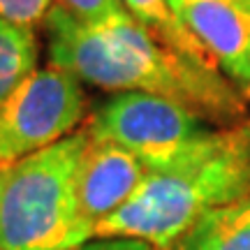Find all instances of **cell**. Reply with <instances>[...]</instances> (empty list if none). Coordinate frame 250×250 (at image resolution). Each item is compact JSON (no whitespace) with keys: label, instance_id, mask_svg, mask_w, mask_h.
Instances as JSON below:
<instances>
[{"label":"cell","instance_id":"cell-1","mask_svg":"<svg viewBox=\"0 0 250 250\" xmlns=\"http://www.w3.org/2000/svg\"><path fill=\"white\" fill-rule=\"evenodd\" d=\"M49 65L109 93H151L186 104L218 127L246 118V98L213 62L174 51L125 9L104 23H86L56 7L44 21Z\"/></svg>","mask_w":250,"mask_h":250},{"label":"cell","instance_id":"cell-2","mask_svg":"<svg viewBox=\"0 0 250 250\" xmlns=\"http://www.w3.org/2000/svg\"><path fill=\"white\" fill-rule=\"evenodd\" d=\"M250 192V121L220 127L192 158L148 171L134 197L95 227V239L134 236L174 250L202 218Z\"/></svg>","mask_w":250,"mask_h":250},{"label":"cell","instance_id":"cell-3","mask_svg":"<svg viewBox=\"0 0 250 250\" xmlns=\"http://www.w3.org/2000/svg\"><path fill=\"white\" fill-rule=\"evenodd\" d=\"M81 127L62 142L0 167V250H79L95 227L79 206Z\"/></svg>","mask_w":250,"mask_h":250},{"label":"cell","instance_id":"cell-4","mask_svg":"<svg viewBox=\"0 0 250 250\" xmlns=\"http://www.w3.org/2000/svg\"><path fill=\"white\" fill-rule=\"evenodd\" d=\"M86 130L95 139L123 146L148 171H167L202 151L220 127L181 102L130 90L100 104Z\"/></svg>","mask_w":250,"mask_h":250},{"label":"cell","instance_id":"cell-5","mask_svg":"<svg viewBox=\"0 0 250 250\" xmlns=\"http://www.w3.org/2000/svg\"><path fill=\"white\" fill-rule=\"evenodd\" d=\"M86 116V93L61 67L35 70L0 102V167L62 142Z\"/></svg>","mask_w":250,"mask_h":250},{"label":"cell","instance_id":"cell-6","mask_svg":"<svg viewBox=\"0 0 250 250\" xmlns=\"http://www.w3.org/2000/svg\"><path fill=\"white\" fill-rule=\"evenodd\" d=\"M171 9L243 95L250 86V0H179Z\"/></svg>","mask_w":250,"mask_h":250},{"label":"cell","instance_id":"cell-7","mask_svg":"<svg viewBox=\"0 0 250 250\" xmlns=\"http://www.w3.org/2000/svg\"><path fill=\"white\" fill-rule=\"evenodd\" d=\"M148 169L137 155L107 139L88 134V146L79 162V206L93 227L107 220L134 197Z\"/></svg>","mask_w":250,"mask_h":250},{"label":"cell","instance_id":"cell-8","mask_svg":"<svg viewBox=\"0 0 250 250\" xmlns=\"http://www.w3.org/2000/svg\"><path fill=\"white\" fill-rule=\"evenodd\" d=\"M174 250H250V192L202 218Z\"/></svg>","mask_w":250,"mask_h":250},{"label":"cell","instance_id":"cell-9","mask_svg":"<svg viewBox=\"0 0 250 250\" xmlns=\"http://www.w3.org/2000/svg\"><path fill=\"white\" fill-rule=\"evenodd\" d=\"M40 42L35 28L12 23L0 17V102L14 93L37 70Z\"/></svg>","mask_w":250,"mask_h":250},{"label":"cell","instance_id":"cell-10","mask_svg":"<svg viewBox=\"0 0 250 250\" xmlns=\"http://www.w3.org/2000/svg\"><path fill=\"white\" fill-rule=\"evenodd\" d=\"M123 9L130 17L144 26L158 42L167 44L174 51H181L186 56H192L197 61L213 62L202 46L197 44V40L188 33L183 23H181L174 9H171L169 0H121ZM215 65V62H213Z\"/></svg>","mask_w":250,"mask_h":250},{"label":"cell","instance_id":"cell-11","mask_svg":"<svg viewBox=\"0 0 250 250\" xmlns=\"http://www.w3.org/2000/svg\"><path fill=\"white\" fill-rule=\"evenodd\" d=\"M56 0H0V17L26 28L44 23Z\"/></svg>","mask_w":250,"mask_h":250},{"label":"cell","instance_id":"cell-12","mask_svg":"<svg viewBox=\"0 0 250 250\" xmlns=\"http://www.w3.org/2000/svg\"><path fill=\"white\" fill-rule=\"evenodd\" d=\"M56 7L65 9L67 14L81 19L86 23H104L107 19L116 17L123 9L121 0H56Z\"/></svg>","mask_w":250,"mask_h":250},{"label":"cell","instance_id":"cell-13","mask_svg":"<svg viewBox=\"0 0 250 250\" xmlns=\"http://www.w3.org/2000/svg\"><path fill=\"white\" fill-rule=\"evenodd\" d=\"M79 250H165L155 243L134 239V236H107V239H90Z\"/></svg>","mask_w":250,"mask_h":250},{"label":"cell","instance_id":"cell-14","mask_svg":"<svg viewBox=\"0 0 250 250\" xmlns=\"http://www.w3.org/2000/svg\"><path fill=\"white\" fill-rule=\"evenodd\" d=\"M243 98H246V100H250V86H248V88H246V90H243Z\"/></svg>","mask_w":250,"mask_h":250},{"label":"cell","instance_id":"cell-15","mask_svg":"<svg viewBox=\"0 0 250 250\" xmlns=\"http://www.w3.org/2000/svg\"><path fill=\"white\" fill-rule=\"evenodd\" d=\"M174 2H179V0H169V5H174Z\"/></svg>","mask_w":250,"mask_h":250}]
</instances>
